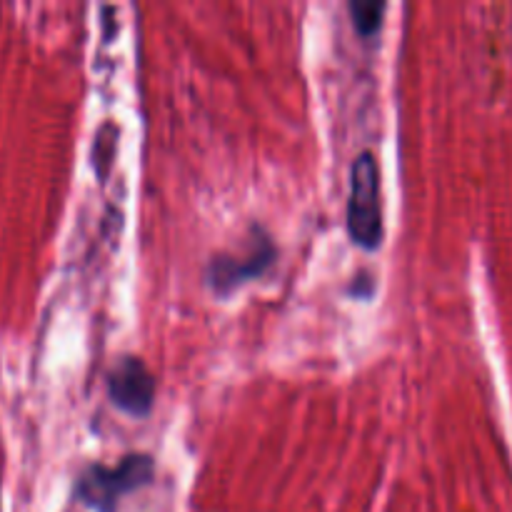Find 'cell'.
Instances as JSON below:
<instances>
[{
  "label": "cell",
  "mask_w": 512,
  "mask_h": 512,
  "mask_svg": "<svg viewBox=\"0 0 512 512\" xmlns=\"http://www.w3.org/2000/svg\"><path fill=\"white\" fill-rule=\"evenodd\" d=\"M348 233L355 245L375 250L383 243V203H380V168L370 150L360 153L350 168Z\"/></svg>",
  "instance_id": "cell-1"
},
{
  "label": "cell",
  "mask_w": 512,
  "mask_h": 512,
  "mask_svg": "<svg viewBox=\"0 0 512 512\" xmlns=\"http://www.w3.org/2000/svg\"><path fill=\"white\" fill-rule=\"evenodd\" d=\"M155 465L148 455H128L118 465H90L78 480V495L85 505L113 512L123 495L153 480Z\"/></svg>",
  "instance_id": "cell-2"
},
{
  "label": "cell",
  "mask_w": 512,
  "mask_h": 512,
  "mask_svg": "<svg viewBox=\"0 0 512 512\" xmlns=\"http://www.w3.org/2000/svg\"><path fill=\"white\" fill-rule=\"evenodd\" d=\"M275 258V245L270 235L255 228L253 238L240 250H230V253H220L210 260L208 265V283L215 293H230L238 285L248 283V280L258 278L268 270V265Z\"/></svg>",
  "instance_id": "cell-3"
},
{
  "label": "cell",
  "mask_w": 512,
  "mask_h": 512,
  "mask_svg": "<svg viewBox=\"0 0 512 512\" xmlns=\"http://www.w3.org/2000/svg\"><path fill=\"white\" fill-rule=\"evenodd\" d=\"M108 393L110 400L115 403V408H120L123 413L140 415L148 413L153 408L155 398V378L150 375V370L145 368V363L133 355H125L115 363V368L108 375Z\"/></svg>",
  "instance_id": "cell-4"
},
{
  "label": "cell",
  "mask_w": 512,
  "mask_h": 512,
  "mask_svg": "<svg viewBox=\"0 0 512 512\" xmlns=\"http://www.w3.org/2000/svg\"><path fill=\"white\" fill-rule=\"evenodd\" d=\"M350 13H353V23L358 33L370 38L380 28V23H383L385 3H378V0H353Z\"/></svg>",
  "instance_id": "cell-5"
}]
</instances>
